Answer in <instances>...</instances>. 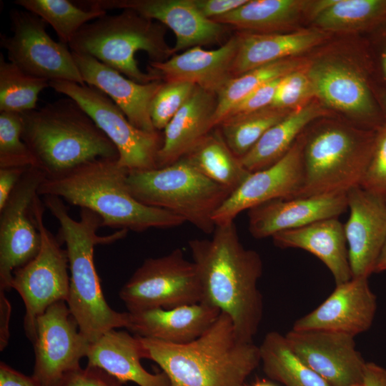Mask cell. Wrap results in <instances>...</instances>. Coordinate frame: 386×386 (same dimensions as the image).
<instances>
[{"mask_svg":"<svg viewBox=\"0 0 386 386\" xmlns=\"http://www.w3.org/2000/svg\"><path fill=\"white\" fill-rule=\"evenodd\" d=\"M347 197L350 216L344 230L352 276L368 278L386 242V201L360 186Z\"/></svg>","mask_w":386,"mask_h":386,"instance_id":"obj_18","label":"cell"},{"mask_svg":"<svg viewBox=\"0 0 386 386\" xmlns=\"http://www.w3.org/2000/svg\"><path fill=\"white\" fill-rule=\"evenodd\" d=\"M189 247L199 277L201 302L227 315L239 337L253 342L263 315L259 254L242 245L234 222L216 225L211 239H191Z\"/></svg>","mask_w":386,"mask_h":386,"instance_id":"obj_1","label":"cell"},{"mask_svg":"<svg viewBox=\"0 0 386 386\" xmlns=\"http://www.w3.org/2000/svg\"><path fill=\"white\" fill-rule=\"evenodd\" d=\"M88 365L99 367L122 383L139 386H170L163 372L150 373L141 364L147 352L141 338L127 332L111 330L91 342L86 356Z\"/></svg>","mask_w":386,"mask_h":386,"instance_id":"obj_24","label":"cell"},{"mask_svg":"<svg viewBox=\"0 0 386 386\" xmlns=\"http://www.w3.org/2000/svg\"><path fill=\"white\" fill-rule=\"evenodd\" d=\"M127 185L139 202L171 212L205 234L213 233V216L232 194L184 158L162 168L129 172Z\"/></svg>","mask_w":386,"mask_h":386,"instance_id":"obj_7","label":"cell"},{"mask_svg":"<svg viewBox=\"0 0 386 386\" xmlns=\"http://www.w3.org/2000/svg\"><path fill=\"white\" fill-rule=\"evenodd\" d=\"M347 209V193L277 199L248 209V228L264 239L319 220L337 218Z\"/></svg>","mask_w":386,"mask_h":386,"instance_id":"obj_20","label":"cell"},{"mask_svg":"<svg viewBox=\"0 0 386 386\" xmlns=\"http://www.w3.org/2000/svg\"><path fill=\"white\" fill-rule=\"evenodd\" d=\"M11 305L6 299L4 291L0 290V348L3 350L9 338V323L11 315Z\"/></svg>","mask_w":386,"mask_h":386,"instance_id":"obj_47","label":"cell"},{"mask_svg":"<svg viewBox=\"0 0 386 386\" xmlns=\"http://www.w3.org/2000/svg\"><path fill=\"white\" fill-rule=\"evenodd\" d=\"M128 312L127 329L134 335L175 345L186 344L198 338L221 313L218 309L202 302Z\"/></svg>","mask_w":386,"mask_h":386,"instance_id":"obj_23","label":"cell"},{"mask_svg":"<svg viewBox=\"0 0 386 386\" xmlns=\"http://www.w3.org/2000/svg\"><path fill=\"white\" fill-rule=\"evenodd\" d=\"M85 9H131L169 28L176 36L172 56L181 51L220 42L231 29L204 17L194 0H85Z\"/></svg>","mask_w":386,"mask_h":386,"instance_id":"obj_15","label":"cell"},{"mask_svg":"<svg viewBox=\"0 0 386 386\" xmlns=\"http://www.w3.org/2000/svg\"><path fill=\"white\" fill-rule=\"evenodd\" d=\"M355 386H363V385L362 383V384H360V385H355Z\"/></svg>","mask_w":386,"mask_h":386,"instance_id":"obj_52","label":"cell"},{"mask_svg":"<svg viewBox=\"0 0 386 386\" xmlns=\"http://www.w3.org/2000/svg\"><path fill=\"white\" fill-rule=\"evenodd\" d=\"M298 62L290 58L273 61L231 78L217 93V106L212 119L217 127L227 113L240 101L264 84L296 70Z\"/></svg>","mask_w":386,"mask_h":386,"instance_id":"obj_33","label":"cell"},{"mask_svg":"<svg viewBox=\"0 0 386 386\" xmlns=\"http://www.w3.org/2000/svg\"><path fill=\"white\" fill-rule=\"evenodd\" d=\"M217 106L216 93L196 86L164 129L163 143L157 154V168L182 159L213 129Z\"/></svg>","mask_w":386,"mask_h":386,"instance_id":"obj_25","label":"cell"},{"mask_svg":"<svg viewBox=\"0 0 386 386\" xmlns=\"http://www.w3.org/2000/svg\"><path fill=\"white\" fill-rule=\"evenodd\" d=\"M385 3L379 0H332L315 16V21L327 30H342L365 23L378 14Z\"/></svg>","mask_w":386,"mask_h":386,"instance_id":"obj_37","label":"cell"},{"mask_svg":"<svg viewBox=\"0 0 386 386\" xmlns=\"http://www.w3.org/2000/svg\"><path fill=\"white\" fill-rule=\"evenodd\" d=\"M0 386H42L33 376L25 375L3 362L0 363Z\"/></svg>","mask_w":386,"mask_h":386,"instance_id":"obj_46","label":"cell"},{"mask_svg":"<svg viewBox=\"0 0 386 386\" xmlns=\"http://www.w3.org/2000/svg\"><path fill=\"white\" fill-rule=\"evenodd\" d=\"M239 46L237 33L219 48L201 46L172 56L164 61H149L148 72L163 81H184L217 93L232 78V66Z\"/></svg>","mask_w":386,"mask_h":386,"instance_id":"obj_21","label":"cell"},{"mask_svg":"<svg viewBox=\"0 0 386 386\" xmlns=\"http://www.w3.org/2000/svg\"><path fill=\"white\" fill-rule=\"evenodd\" d=\"M49 87L74 99L112 142L119 164L129 170L157 168V154L163 143L159 132L150 133L132 124L121 109L96 88L65 80L49 81Z\"/></svg>","mask_w":386,"mask_h":386,"instance_id":"obj_10","label":"cell"},{"mask_svg":"<svg viewBox=\"0 0 386 386\" xmlns=\"http://www.w3.org/2000/svg\"><path fill=\"white\" fill-rule=\"evenodd\" d=\"M312 94L314 92L307 74L296 69L282 77L270 106L288 110Z\"/></svg>","mask_w":386,"mask_h":386,"instance_id":"obj_40","label":"cell"},{"mask_svg":"<svg viewBox=\"0 0 386 386\" xmlns=\"http://www.w3.org/2000/svg\"><path fill=\"white\" fill-rule=\"evenodd\" d=\"M323 114V109L314 103L289 112L240 158L241 163L251 173L274 164L287 154L308 124Z\"/></svg>","mask_w":386,"mask_h":386,"instance_id":"obj_29","label":"cell"},{"mask_svg":"<svg viewBox=\"0 0 386 386\" xmlns=\"http://www.w3.org/2000/svg\"><path fill=\"white\" fill-rule=\"evenodd\" d=\"M248 0H194L199 12L207 19H213L228 14L247 2Z\"/></svg>","mask_w":386,"mask_h":386,"instance_id":"obj_44","label":"cell"},{"mask_svg":"<svg viewBox=\"0 0 386 386\" xmlns=\"http://www.w3.org/2000/svg\"><path fill=\"white\" fill-rule=\"evenodd\" d=\"M21 137L46 177L61 175L84 163L118 159L112 142L72 99L61 98L21 114Z\"/></svg>","mask_w":386,"mask_h":386,"instance_id":"obj_5","label":"cell"},{"mask_svg":"<svg viewBox=\"0 0 386 386\" xmlns=\"http://www.w3.org/2000/svg\"><path fill=\"white\" fill-rule=\"evenodd\" d=\"M303 144L304 136L301 134L278 162L251 173L216 211L213 216L215 224L234 222L244 210L266 202L295 197L303 184Z\"/></svg>","mask_w":386,"mask_h":386,"instance_id":"obj_17","label":"cell"},{"mask_svg":"<svg viewBox=\"0 0 386 386\" xmlns=\"http://www.w3.org/2000/svg\"><path fill=\"white\" fill-rule=\"evenodd\" d=\"M71 53L84 83L108 96L137 128L150 133L158 132L152 124L149 109L163 81L139 84L92 56Z\"/></svg>","mask_w":386,"mask_h":386,"instance_id":"obj_22","label":"cell"},{"mask_svg":"<svg viewBox=\"0 0 386 386\" xmlns=\"http://www.w3.org/2000/svg\"><path fill=\"white\" fill-rule=\"evenodd\" d=\"M385 201H386V199H385Z\"/></svg>","mask_w":386,"mask_h":386,"instance_id":"obj_53","label":"cell"},{"mask_svg":"<svg viewBox=\"0 0 386 386\" xmlns=\"http://www.w3.org/2000/svg\"><path fill=\"white\" fill-rule=\"evenodd\" d=\"M119 295L128 312L170 309L201 302L202 287L195 264L177 248L166 255L144 260Z\"/></svg>","mask_w":386,"mask_h":386,"instance_id":"obj_11","label":"cell"},{"mask_svg":"<svg viewBox=\"0 0 386 386\" xmlns=\"http://www.w3.org/2000/svg\"><path fill=\"white\" fill-rule=\"evenodd\" d=\"M304 1L296 0H248L237 9L212 19L237 32L277 34L292 22Z\"/></svg>","mask_w":386,"mask_h":386,"instance_id":"obj_31","label":"cell"},{"mask_svg":"<svg viewBox=\"0 0 386 386\" xmlns=\"http://www.w3.org/2000/svg\"><path fill=\"white\" fill-rule=\"evenodd\" d=\"M196 85L184 81H163L149 109L155 129H164L173 117L191 96Z\"/></svg>","mask_w":386,"mask_h":386,"instance_id":"obj_39","label":"cell"},{"mask_svg":"<svg viewBox=\"0 0 386 386\" xmlns=\"http://www.w3.org/2000/svg\"><path fill=\"white\" fill-rule=\"evenodd\" d=\"M237 33L239 46L231 69L232 78L305 51L319 44L325 36L316 31L288 34Z\"/></svg>","mask_w":386,"mask_h":386,"instance_id":"obj_28","label":"cell"},{"mask_svg":"<svg viewBox=\"0 0 386 386\" xmlns=\"http://www.w3.org/2000/svg\"><path fill=\"white\" fill-rule=\"evenodd\" d=\"M288 113L287 109L268 106L255 112L227 117L217 127L232 152L241 158Z\"/></svg>","mask_w":386,"mask_h":386,"instance_id":"obj_35","label":"cell"},{"mask_svg":"<svg viewBox=\"0 0 386 386\" xmlns=\"http://www.w3.org/2000/svg\"><path fill=\"white\" fill-rule=\"evenodd\" d=\"M362 385L363 386H386V369L374 362H366Z\"/></svg>","mask_w":386,"mask_h":386,"instance_id":"obj_48","label":"cell"},{"mask_svg":"<svg viewBox=\"0 0 386 386\" xmlns=\"http://www.w3.org/2000/svg\"><path fill=\"white\" fill-rule=\"evenodd\" d=\"M375 139L340 124L316 127L304 136V179L295 197L347 193L360 186Z\"/></svg>","mask_w":386,"mask_h":386,"instance_id":"obj_8","label":"cell"},{"mask_svg":"<svg viewBox=\"0 0 386 386\" xmlns=\"http://www.w3.org/2000/svg\"><path fill=\"white\" fill-rule=\"evenodd\" d=\"M367 279L352 278L336 285L322 303L297 320L292 329L332 331L354 337L366 332L372 325L377 306Z\"/></svg>","mask_w":386,"mask_h":386,"instance_id":"obj_19","label":"cell"},{"mask_svg":"<svg viewBox=\"0 0 386 386\" xmlns=\"http://www.w3.org/2000/svg\"><path fill=\"white\" fill-rule=\"evenodd\" d=\"M182 158L202 174L232 192L251 174L229 149L217 127Z\"/></svg>","mask_w":386,"mask_h":386,"instance_id":"obj_30","label":"cell"},{"mask_svg":"<svg viewBox=\"0 0 386 386\" xmlns=\"http://www.w3.org/2000/svg\"><path fill=\"white\" fill-rule=\"evenodd\" d=\"M45 178L40 169L28 167L0 209V290L12 289L14 272L34 259L40 250L41 237L34 202Z\"/></svg>","mask_w":386,"mask_h":386,"instance_id":"obj_13","label":"cell"},{"mask_svg":"<svg viewBox=\"0 0 386 386\" xmlns=\"http://www.w3.org/2000/svg\"><path fill=\"white\" fill-rule=\"evenodd\" d=\"M272 238L280 248H298L314 254L328 268L336 285L352 278L344 224L337 218L280 232Z\"/></svg>","mask_w":386,"mask_h":386,"instance_id":"obj_26","label":"cell"},{"mask_svg":"<svg viewBox=\"0 0 386 386\" xmlns=\"http://www.w3.org/2000/svg\"><path fill=\"white\" fill-rule=\"evenodd\" d=\"M166 26L131 9L104 14L84 25L69 44L71 51L92 56L139 84L159 79L143 72L134 56L145 51L149 61H164L172 56L165 39ZM161 81V80H160Z\"/></svg>","mask_w":386,"mask_h":386,"instance_id":"obj_6","label":"cell"},{"mask_svg":"<svg viewBox=\"0 0 386 386\" xmlns=\"http://www.w3.org/2000/svg\"><path fill=\"white\" fill-rule=\"evenodd\" d=\"M21 133V114L0 112V168L34 167V158Z\"/></svg>","mask_w":386,"mask_h":386,"instance_id":"obj_38","label":"cell"},{"mask_svg":"<svg viewBox=\"0 0 386 386\" xmlns=\"http://www.w3.org/2000/svg\"><path fill=\"white\" fill-rule=\"evenodd\" d=\"M36 332L32 376L42 386H57L65 375L80 367L91 342L65 301L54 303L37 317Z\"/></svg>","mask_w":386,"mask_h":386,"instance_id":"obj_14","label":"cell"},{"mask_svg":"<svg viewBox=\"0 0 386 386\" xmlns=\"http://www.w3.org/2000/svg\"><path fill=\"white\" fill-rule=\"evenodd\" d=\"M39 197L34 199V212L41 237V248L34 259L14 272L11 282V288L24 301L25 333L32 343L36 339L37 317L54 303L67 302L70 288L66 251L58 237L46 227L44 204Z\"/></svg>","mask_w":386,"mask_h":386,"instance_id":"obj_9","label":"cell"},{"mask_svg":"<svg viewBox=\"0 0 386 386\" xmlns=\"http://www.w3.org/2000/svg\"><path fill=\"white\" fill-rule=\"evenodd\" d=\"M382 66H383L385 74L386 75V51L383 54V56H382Z\"/></svg>","mask_w":386,"mask_h":386,"instance_id":"obj_51","label":"cell"},{"mask_svg":"<svg viewBox=\"0 0 386 386\" xmlns=\"http://www.w3.org/2000/svg\"><path fill=\"white\" fill-rule=\"evenodd\" d=\"M307 74L314 94L327 104L352 115L370 113L372 102L368 88L351 67L325 60L312 64Z\"/></svg>","mask_w":386,"mask_h":386,"instance_id":"obj_27","label":"cell"},{"mask_svg":"<svg viewBox=\"0 0 386 386\" xmlns=\"http://www.w3.org/2000/svg\"><path fill=\"white\" fill-rule=\"evenodd\" d=\"M28 167H29L0 168V209L6 203Z\"/></svg>","mask_w":386,"mask_h":386,"instance_id":"obj_45","label":"cell"},{"mask_svg":"<svg viewBox=\"0 0 386 386\" xmlns=\"http://www.w3.org/2000/svg\"><path fill=\"white\" fill-rule=\"evenodd\" d=\"M360 187L386 199V129L375 140L373 151Z\"/></svg>","mask_w":386,"mask_h":386,"instance_id":"obj_41","label":"cell"},{"mask_svg":"<svg viewBox=\"0 0 386 386\" xmlns=\"http://www.w3.org/2000/svg\"><path fill=\"white\" fill-rule=\"evenodd\" d=\"M43 200L59 224L58 239L66 244L71 274L66 303L80 332L94 342L111 330L127 328L129 312L114 310L104 297L94 265V251L97 244H110L124 238L128 231L121 229L101 236L97 230L102 227V220L94 212L81 209L80 219L75 220L61 198L46 195Z\"/></svg>","mask_w":386,"mask_h":386,"instance_id":"obj_4","label":"cell"},{"mask_svg":"<svg viewBox=\"0 0 386 386\" xmlns=\"http://www.w3.org/2000/svg\"><path fill=\"white\" fill-rule=\"evenodd\" d=\"M119 380L103 370L87 365L64 375L57 386H122Z\"/></svg>","mask_w":386,"mask_h":386,"instance_id":"obj_42","label":"cell"},{"mask_svg":"<svg viewBox=\"0 0 386 386\" xmlns=\"http://www.w3.org/2000/svg\"><path fill=\"white\" fill-rule=\"evenodd\" d=\"M281 79L282 77L267 82L253 91L237 104L224 119L255 112L270 106Z\"/></svg>","mask_w":386,"mask_h":386,"instance_id":"obj_43","label":"cell"},{"mask_svg":"<svg viewBox=\"0 0 386 386\" xmlns=\"http://www.w3.org/2000/svg\"><path fill=\"white\" fill-rule=\"evenodd\" d=\"M386 270V242L377 259L374 273H379Z\"/></svg>","mask_w":386,"mask_h":386,"instance_id":"obj_49","label":"cell"},{"mask_svg":"<svg viewBox=\"0 0 386 386\" xmlns=\"http://www.w3.org/2000/svg\"><path fill=\"white\" fill-rule=\"evenodd\" d=\"M14 4L51 25L59 42L67 46L84 25L107 14L101 9H84L68 0H16Z\"/></svg>","mask_w":386,"mask_h":386,"instance_id":"obj_34","label":"cell"},{"mask_svg":"<svg viewBox=\"0 0 386 386\" xmlns=\"http://www.w3.org/2000/svg\"><path fill=\"white\" fill-rule=\"evenodd\" d=\"M285 337L294 352L331 386L362 383L365 362L355 337L342 332L292 329Z\"/></svg>","mask_w":386,"mask_h":386,"instance_id":"obj_16","label":"cell"},{"mask_svg":"<svg viewBox=\"0 0 386 386\" xmlns=\"http://www.w3.org/2000/svg\"><path fill=\"white\" fill-rule=\"evenodd\" d=\"M13 34H1L0 44L9 61L26 74L48 80H65L85 84L73 54L65 45L47 34L46 23L22 10L10 11Z\"/></svg>","mask_w":386,"mask_h":386,"instance_id":"obj_12","label":"cell"},{"mask_svg":"<svg viewBox=\"0 0 386 386\" xmlns=\"http://www.w3.org/2000/svg\"><path fill=\"white\" fill-rule=\"evenodd\" d=\"M259 348L264 372L272 380L284 386H331L300 358L278 332H268Z\"/></svg>","mask_w":386,"mask_h":386,"instance_id":"obj_32","label":"cell"},{"mask_svg":"<svg viewBox=\"0 0 386 386\" xmlns=\"http://www.w3.org/2000/svg\"><path fill=\"white\" fill-rule=\"evenodd\" d=\"M129 170L118 159L99 158L61 175L46 177L39 196H55L70 204L89 209L102 220V227L142 232L166 229L185 221L167 210L147 206L137 200L127 185Z\"/></svg>","mask_w":386,"mask_h":386,"instance_id":"obj_2","label":"cell"},{"mask_svg":"<svg viewBox=\"0 0 386 386\" xmlns=\"http://www.w3.org/2000/svg\"><path fill=\"white\" fill-rule=\"evenodd\" d=\"M246 386H275V385L265 380H257L250 385H246Z\"/></svg>","mask_w":386,"mask_h":386,"instance_id":"obj_50","label":"cell"},{"mask_svg":"<svg viewBox=\"0 0 386 386\" xmlns=\"http://www.w3.org/2000/svg\"><path fill=\"white\" fill-rule=\"evenodd\" d=\"M140 338L147 359L161 367L170 386H246L247 377L260 363L259 347L239 337L223 312L205 332L186 344Z\"/></svg>","mask_w":386,"mask_h":386,"instance_id":"obj_3","label":"cell"},{"mask_svg":"<svg viewBox=\"0 0 386 386\" xmlns=\"http://www.w3.org/2000/svg\"><path fill=\"white\" fill-rule=\"evenodd\" d=\"M49 81L29 75L0 55V112L22 114L36 109L40 92Z\"/></svg>","mask_w":386,"mask_h":386,"instance_id":"obj_36","label":"cell"}]
</instances>
